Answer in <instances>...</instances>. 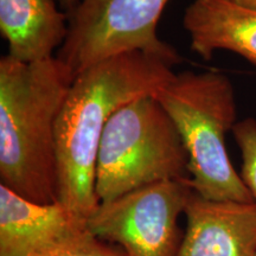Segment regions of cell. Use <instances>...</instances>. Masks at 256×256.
<instances>
[{
	"label": "cell",
	"instance_id": "obj_1",
	"mask_svg": "<svg viewBox=\"0 0 256 256\" xmlns=\"http://www.w3.org/2000/svg\"><path fill=\"white\" fill-rule=\"evenodd\" d=\"M174 66L134 51L104 60L74 80L56 124L58 202L87 222L100 202L96 168L102 134L115 112L139 96L154 94L174 78Z\"/></svg>",
	"mask_w": 256,
	"mask_h": 256
},
{
	"label": "cell",
	"instance_id": "obj_2",
	"mask_svg": "<svg viewBox=\"0 0 256 256\" xmlns=\"http://www.w3.org/2000/svg\"><path fill=\"white\" fill-rule=\"evenodd\" d=\"M72 81L56 56L0 60V185L34 203H60L56 124Z\"/></svg>",
	"mask_w": 256,
	"mask_h": 256
},
{
	"label": "cell",
	"instance_id": "obj_3",
	"mask_svg": "<svg viewBox=\"0 0 256 256\" xmlns=\"http://www.w3.org/2000/svg\"><path fill=\"white\" fill-rule=\"evenodd\" d=\"M153 95L186 150L192 190L211 200L254 202L226 152V136L238 124L232 81L218 72H183Z\"/></svg>",
	"mask_w": 256,
	"mask_h": 256
},
{
	"label": "cell",
	"instance_id": "obj_4",
	"mask_svg": "<svg viewBox=\"0 0 256 256\" xmlns=\"http://www.w3.org/2000/svg\"><path fill=\"white\" fill-rule=\"evenodd\" d=\"M184 178H190L188 152L174 122L154 95L139 96L112 115L98 154V202Z\"/></svg>",
	"mask_w": 256,
	"mask_h": 256
},
{
	"label": "cell",
	"instance_id": "obj_5",
	"mask_svg": "<svg viewBox=\"0 0 256 256\" xmlns=\"http://www.w3.org/2000/svg\"><path fill=\"white\" fill-rule=\"evenodd\" d=\"M168 0H80L56 58L75 80L102 60L142 51L177 66L174 46L160 40L158 23Z\"/></svg>",
	"mask_w": 256,
	"mask_h": 256
},
{
	"label": "cell",
	"instance_id": "obj_6",
	"mask_svg": "<svg viewBox=\"0 0 256 256\" xmlns=\"http://www.w3.org/2000/svg\"><path fill=\"white\" fill-rule=\"evenodd\" d=\"M192 191L190 178L136 188L100 202L87 228L95 238L119 246L126 256H176L183 240L178 220Z\"/></svg>",
	"mask_w": 256,
	"mask_h": 256
},
{
	"label": "cell",
	"instance_id": "obj_7",
	"mask_svg": "<svg viewBox=\"0 0 256 256\" xmlns=\"http://www.w3.org/2000/svg\"><path fill=\"white\" fill-rule=\"evenodd\" d=\"M176 256H256V203L211 200L194 191Z\"/></svg>",
	"mask_w": 256,
	"mask_h": 256
},
{
	"label": "cell",
	"instance_id": "obj_8",
	"mask_svg": "<svg viewBox=\"0 0 256 256\" xmlns=\"http://www.w3.org/2000/svg\"><path fill=\"white\" fill-rule=\"evenodd\" d=\"M86 228L60 203H34L0 185V256H34Z\"/></svg>",
	"mask_w": 256,
	"mask_h": 256
},
{
	"label": "cell",
	"instance_id": "obj_9",
	"mask_svg": "<svg viewBox=\"0 0 256 256\" xmlns=\"http://www.w3.org/2000/svg\"><path fill=\"white\" fill-rule=\"evenodd\" d=\"M183 26L191 50L203 60L226 50L256 66V10L228 0H194L184 12Z\"/></svg>",
	"mask_w": 256,
	"mask_h": 256
},
{
	"label": "cell",
	"instance_id": "obj_10",
	"mask_svg": "<svg viewBox=\"0 0 256 256\" xmlns=\"http://www.w3.org/2000/svg\"><path fill=\"white\" fill-rule=\"evenodd\" d=\"M68 14L56 0H0V32L20 62L56 56L68 34Z\"/></svg>",
	"mask_w": 256,
	"mask_h": 256
},
{
	"label": "cell",
	"instance_id": "obj_11",
	"mask_svg": "<svg viewBox=\"0 0 256 256\" xmlns=\"http://www.w3.org/2000/svg\"><path fill=\"white\" fill-rule=\"evenodd\" d=\"M34 256H126L119 248L95 238L88 228L74 234Z\"/></svg>",
	"mask_w": 256,
	"mask_h": 256
},
{
	"label": "cell",
	"instance_id": "obj_12",
	"mask_svg": "<svg viewBox=\"0 0 256 256\" xmlns=\"http://www.w3.org/2000/svg\"><path fill=\"white\" fill-rule=\"evenodd\" d=\"M242 156L241 177L256 203V120L238 121L232 130Z\"/></svg>",
	"mask_w": 256,
	"mask_h": 256
},
{
	"label": "cell",
	"instance_id": "obj_13",
	"mask_svg": "<svg viewBox=\"0 0 256 256\" xmlns=\"http://www.w3.org/2000/svg\"><path fill=\"white\" fill-rule=\"evenodd\" d=\"M57 4L60 8H62V11L66 12V14H72L74 11H75V8H78V5L80 4V0H56Z\"/></svg>",
	"mask_w": 256,
	"mask_h": 256
},
{
	"label": "cell",
	"instance_id": "obj_14",
	"mask_svg": "<svg viewBox=\"0 0 256 256\" xmlns=\"http://www.w3.org/2000/svg\"><path fill=\"white\" fill-rule=\"evenodd\" d=\"M228 2L238 6H242V8L256 10V0H228Z\"/></svg>",
	"mask_w": 256,
	"mask_h": 256
}]
</instances>
